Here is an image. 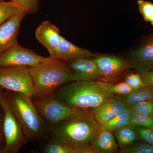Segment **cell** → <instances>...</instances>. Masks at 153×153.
Segmentation results:
<instances>
[{"label": "cell", "instance_id": "6da1fadb", "mask_svg": "<svg viewBox=\"0 0 153 153\" xmlns=\"http://www.w3.org/2000/svg\"><path fill=\"white\" fill-rule=\"evenodd\" d=\"M100 128L88 110H80L50 127L49 138L72 148L75 153H95L91 145Z\"/></svg>", "mask_w": 153, "mask_h": 153}, {"label": "cell", "instance_id": "7a4b0ae2", "mask_svg": "<svg viewBox=\"0 0 153 153\" xmlns=\"http://www.w3.org/2000/svg\"><path fill=\"white\" fill-rule=\"evenodd\" d=\"M28 68L33 83L32 98L55 93L61 86L75 81L68 63L50 56Z\"/></svg>", "mask_w": 153, "mask_h": 153}, {"label": "cell", "instance_id": "3957f363", "mask_svg": "<svg viewBox=\"0 0 153 153\" xmlns=\"http://www.w3.org/2000/svg\"><path fill=\"white\" fill-rule=\"evenodd\" d=\"M12 92L6 95L9 106L27 141L50 139V127L37 111L32 98L24 93Z\"/></svg>", "mask_w": 153, "mask_h": 153}, {"label": "cell", "instance_id": "277c9868", "mask_svg": "<svg viewBox=\"0 0 153 153\" xmlns=\"http://www.w3.org/2000/svg\"><path fill=\"white\" fill-rule=\"evenodd\" d=\"M60 101L71 108L90 110L115 95L107 93L97 81H74L61 86L55 93Z\"/></svg>", "mask_w": 153, "mask_h": 153}, {"label": "cell", "instance_id": "5b68a950", "mask_svg": "<svg viewBox=\"0 0 153 153\" xmlns=\"http://www.w3.org/2000/svg\"><path fill=\"white\" fill-rule=\"evenodd\" d=\"M0 87V105L4 111L3 131L5 144L2 151L6 153H17L28 141L21 126L10 108L6 94Z\"/></svg>", "mask_w": 153, "mask_h": 153}, {"label": "cell", "instance_id": "8992f818", "mask_svg": "<svg viewBox=\"0 0 153 153\" xmlns=\"http://www.w3.org/2000/svg\"><path fill=\"white\" fill-rule=\"evenodd\" d=\"M32 99L37 111L50 128L80 110L64 104L55 93Z\"/></svg>", "mask_w": 153, "mask_h": 153}, {"label": "cell", "instance_id": "52a82bcc", "mask_svg": "<svg viewBox=\"0 0 153 153\" xmlns=\"http://www.w3.org/2000/svg\"><path fill=\"white\" fill-rule=\"evenodd\" d=\"M28 68L26 66L0 67V87L25 94L32 98L33 83Z\"/></svg>", "mask_w": 153, "mask_h": 153}, {"label": "cell", "instance_id": "ba28073f", "mask_svg": "<svg viewBox=\"0 0 153 153\" xmlns=\"http://www.w3.org/2000/svg\"><path fill=\"white\" fill-rule=\"evenodd\" d=\"M130 68L140 74L153 69V33L144 36L124 58Z\"/></svg>", "mask_w": 153, "mask_h": 153}, {"label": "cell", "instance_id": "9c48e42d", "mask_svg": "<svg viewBox=\"0 0 153 153\" xmlns=\"http://www.w3.org/2000/svg\"><path fill=\"white\" fill-rule=\"evenodd\" d=\"M48 57H42L33 50L17 44L0 53V67L10 66L33 67L43 63Z\"/></svg>", "mask_w": 153, "mask_h": 153}, {"label": "cell", "instance_id": "30bf717a", "mask_svg": "<svg viewBox=\"0 0 153 153\" xmlns=\"http://www.w3.org/2000/svg\"><path fill=\"white\" fill-rule=\"evenodd\" d=\"M94 58L102 75L103 82L122 81L126 71L130 69L127 60L119 56L98 55H96Z\"/></svg>", "mask_w": 153, "mask_h": 153}, {"label": "cell", "instance_id": "8fae6325", "mask_svg": "<svg viewBox=\"0 0 153 153\" xmlns=\"http://www.w3.org/2000/svg\"><path fill=\"white\" fill-rule=\"evenodd\" d=\"M94 57L78 58L68 63L75 81H101L102 76Z\"/></svg>", "mask_w": 153, "mask_h": 153}, {"label": "cell", "instance_id": "7c38bea8", "mask_svg": "<svg viewBox=\"0 0 153 153\" xmlns=\"http://www.w3.org/2000/svg\"><path fill=\"white\" fill-rule=\"evenodd\" d=\"M26 15L21 11L0 25V53L18 44L21 23Z\"/></svg>", "mask_w": 153, "mask_h": 153}, {"label": "cell", "instance_id": "4fadbf2b", "mask_svg": "<svg viewBox=\"0 0 153 153\" xmlns=\"http://www.w3.org/2000/svg\"><path fill=\"white\" fill-rule=\"evenodd\" d=\"M62 36L59 28L48 21L42 22L35 32L36 39L47 49L50 56L54 54Z\"/></svg>", "mask_w": 153, "mask_h": 153}, {"label": "cell", "instance_id": "5bb4252c", "mask_svg": "<svg viewBox=\"0 0 153 153\" xmlns=\"http://www.w3.org/2000/svg\"><path fill=\"white\" fill-rule=\"evenodd\" d=\"M128 107L117 96L108 100L101 105L88 110L100 126Z\"/></svg>", "mask_w": 153, "mask_h": 153}, {"label": "cell", "instance_id": "9a60e30c", "mask_svg": "<svg viewBox=\"0 0 153 153\" xmlns=\"http://www.w3.org/2000/svg\"><path fill=\"white\" fill-rule=\"evenodd\" d=\"M95 55L87 49L77 47L62 36L60 44L53 55L50 56L68 63L78 58L93 57Z\"/></svg>", "mask_w": 153, "mask_h": 153}, {"label": "cell", "instance_id": "2e32d148", "mask_svg": "<svg viewBox=\"0 0 153 153\" xmlns=\"http://www.w3.org/2000/svg\"><path fill=\"white\" fill-rule=\"evenodd\" d=\"M91 146L95 153H117L120 149L112 132L102 128Z\"/></svg>", "mask_w": 153, "mask_h": 153}, {"label": "cell", "instance_id": "e0dca14e", "mask_svg": "<svg viewBox=\"0 0 153 153\" xmlns=\"http://www.w3.org/2000/svg\"><path fill=\"white\" fill-rule=\"evenodd\" d=\"M112 132L120 149L127 147L140 140L137 134L136 126L132 123Z\"/></svg>", "mask_w": 153, "mask_h": 153}, {"label": "cell", "instance_id": "ac0fdd59", "mask_svg": "<svg viewBox=\"0 0 153 153\" xmlns=\"http://www.w3.org/2000/svg\"><path fill=\"white\" fill-rule=\"evenodd\" d=\"M117 96L123 100L128 107L138 102L153 100V90L144 86L134 89L127 95Z\"/></svg>", "mask_w": 153, "mask_h": 153}, {"label": "cell", "instance_id": "d6986e66", "mask_svg": "<svg viewBox=\"0 0 153 153\" xmlns=\"http://www.w3.org/2000/svg\"><path fill=\"white\" fill-rule=\"evenodd\" d=\"M132 111L126 108L114 117L101 126L102 128L111 131L121 128L131 123Z\"/></svg>", "mask_w": 153, "mask_h": 153}, {"label": "cell", "instance_id": "ffe728a7", "mask_svg": "<svg viewBox=\"0 0 153 153\" xmlns=\"http://www.w3.org/2000/svg\"><path fill=\"white\" fill-rule=\"evenodd\" d=\"M100 87L107 93L115 96H124L131 92L133 89L124 81L117 82H108L97 81Z\"/></svg>", "mask_w": 153, "mask_h": 153}, {"label": "cell", "instance_id": "44dd1931", "mask_svg": "<svg viewBox=\"0 0 153 153\" xmlns=\"http://www.w3.org/2000/svg\"><path fill=\"white\" fill-rule=\"evenodd\" d=\"M22 11L11 1L0 0V25L14 15Z\"/></svg>", "mask_w": 153, "mask_h": 153}, {"label": "cell", "instance_id": "7402d4cb", "mask_svg": "<svg viewBox=\"0 0 153 153\" xmlns=\"http://www.w3.org/2000/svg\"><path fill=\"white\" fill-rule=\"evenodd\" d=\"M42 151L44 153H75V150L72 148L51 139L42 148Z\"/></svg>", "mask_w": 153, "mask_h": 153}, {"label": "cell", "instance_id": "603a6c76", "mask_svg": "<svg viewBox=\"0 0 153 153\" xmlns=\"http://www.w3.org/2000/svg\"><path fill=\"white\" fill-rule=\"evenodd\" d=\"M117 153H153V145L139 140L129 146L119 149Z\"/></svg>", "mask_w": 153, "mask_h": 153}, {"label": "cell", "instance_id": "cb8c5ba5", "mask_svg": "<svg viewBox=\"0 0 153 153\" xmlns=\"http://www.w3.org/2000/svg\"><path fill=\"white\" fill-rule=\"evenodd\" d=\"M131 123L153 130V115L132 111Z\"/></svg>", "mask_w": 153, "mask_h": 153}, {"label": "cell", "instance_id": "d4e9b609", "mask_svg": "<svg viewBox=\"0 0 153 153\" xmlns=\"http://www.w3.org/2000/svg\"><path fill=\"white\" fill-rule=\"evenodd\" d=\"M27 15L36 13L39 9L40 0H10Z\"/></svg>", "mask_w": 153, "mask_h": 153}, {"label": "cell", "instance_id": "484cf974", "mask_svg": "<svg viewBox=\"0 0 153 153\" xmlns=\"http://www.w3.org/2000/svg\"><path fill=\"white\" fill-rule=\"evenodd\" d=\"M123 79L133 90L145 86L142 80L140 74L136 71L135 72L128 73L126 71Z\"/></svg>", "mask_w": 153, "mask_h": 153}, {"label": "cell", "instance_id": "4316f807", "mask_svg": "<svg viewBox=\"0 0 153 153\" xmlns=\"http://www.w3.org/2000/svg\"><path fill=\"white\" fill-rule=\"evenodd\" d=\"M132 111L153 115V100L138 102L128 107Z\"/></svg>", "mask_w": 153, "mask_h": 153}, {"label": "cell", "instance_id": "83f0119b", "mask_svg": "<svg viewBox=\"0 0 153 153\" xmlns=\"http://www.w3.org/2000/svg\"><path fill=\"white\" fill-rule=\"evenodd\" d=\"M137 4L140 13L142 15L145 22H149L153 3L144 0H138Z\"/></svg>", "mask_w": 153, "mask_h": 153}, {"label": "cell", "instance_id": "f1b7e54d", "mask_svg": "<svg viewBox=\"0 0 153 153\" xmlns=\"http://www.w3.org/2000/svg\"><path fill=\"white\" fill-rule=\"evenodd\" d=\"M136 126L137 134L140 140L153 145V130Z\"/></svg>", "mask_w": 153, "mask_h": 153}, {"label": "cell", "instance_id": "f546056e", "mask_svg": "<svg viewBox=\"0 0 153 153\" xmlns=\"http://www.w3.org/2000/svg\"><path fill=\"white\" fill-rule=\"evenodd\" d=\"M140 74L145 86L153 90V69L145 74Z\"/></svg>", "mask_w": 153, "mask_h": 153}, {"label": "cell", "instance_id": "4dcf8cb0", "mask_svg": "<svg viewBox=\"0 0 153 153\" xmlns=\"http://www.w3.org/2000/svg\"><path fill=\"white\" fill-rule=\"evenodd\" d=\"M149 22L151 25L153 26V5L152 9V12H151V16L150 18Z\"/></svg>", "mask_w": 153, "mask_h": 153}, {"label": "cell", "instance_id": "1f68e13d", "mask_svg": "<svg viewBox=\"0 0 153 153\" xmlns=\"http://www.w3.org/2000/svg\"><path fill=\"white\" fill-rule=\"evenodd\" d=\"M1 152V150H0V152Z\"/></svg>", "mask_w": 153, "mask_h": 153}]
</instances>
